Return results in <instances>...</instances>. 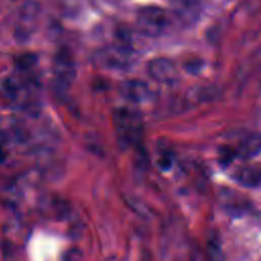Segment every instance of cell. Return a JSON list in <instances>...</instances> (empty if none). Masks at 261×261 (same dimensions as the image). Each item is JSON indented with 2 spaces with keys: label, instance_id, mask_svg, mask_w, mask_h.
<instances>
[{
  "label": "cell",
  "instance_id": "6da1fadb",
  "mask_svg": "<svg viewBox=\"0 0 261 261\" xmlns=\"http://www.w3.org/2000/svg\"><path fill=\"white\" fill-rule=\"evenodd\" d=\"M112 122L118 145L121 149L138 146L143 139V119L141 114L127 107L116 108Z\"/></svg>",
  "mask_w": 261,
  "mask_h": 261
},
{
  "label": "cell",
  "instance_id": "7a4b0ae2",
  "mask_svg": "<svg viewBox=\"0 0 261 261\" xmlns=\"http://www.w3.org/2000/svg\"><path fill=\"white\" fill-rule=\"evenodd\" d=\"M134 46L130 38H116V40L101 49L93 56L94 63L108 69H125L134 59Z\"/></svg>",
  "mask_w": 261,
  "mask_h": 261
},
{
  "label": "cell",
  "instance_id": "3957f363",
  "mask_svg": "<svg viewBox=\"0 0 261 261\" xmlns=\"http://www.w3.org/2000/svg\"><path fill=\"white\" fill-rule=\"evenodd\" d=\"M170 23L168 12L159 6L142 7L136 16V27L140 34L154 38L162 35Z\"/></svg>",
  "mask_w": 261,
  "mask_h": 261
},
{
  "label": "cell",
  "instance_id": "277c9868",
  "mask_svg": "<svg viewBox=\"0 0 261 261\" xmlns=\"http://www.w3.org/2000/svg\"><path fill=\"white\" fill-rule=\"evenodd\" d=\"M39 10L38 4L33 0L25 1L19 7L14 23V34L17 39L25 40L33 34L38 21Z\"/></svg>",
  "mask_w": 261,
  "mask_h": 261
},
{
  "label": "cell",
  "instance_id": "5b68a950",
  "mask_svg": "<svg viewBox=\"0 0 261 261\" xmlns=\"http://www.w3.org/2000/svg\"><path fill=\"white\" fill-rule=\"evenodd\" d=\"M149 75L156 82L165 85H172L178 80L176 65L168 58L158 57L149 61L147 65Z\"/></svg>",
  "mask_w": 261,
  "mask_h": 261
},
{
  "label": "cell",
  "instance_id": "8992f818",
  "mask_svg": "<svg viewBox=\"0 0 261 261\" xmlns=\"http://www.w3.org/2000/svg\"><path fill=\"white\" fill-rule=\"evenodd\" d=\"M53 72L56 82L61 87H67L75 74L73 58L67 49H60L53 61Z\"/></svg>",
  "mask_w": 261,
  "mask_h": 261
},
{
  "label": "cell",
  "instance_id": "52a82bcc",
  "mask_svg": "<svg viewBox=\"0 0 261 261\" xmlns=\"http://www.w3.org/2000/svg\"><path fill=\"white\" fill-rule=\"evenodd\" d=\"M119 92L126 100L134 103H145L151 100L150 87L140 80H126L119 86Z\"/></svg>",
  "mask_w": 261,
  "mask_h": 261
},
{
  "label": "cell",
  "instance_id": "ba28073f",
  "mask_svg": "<svg viewBox=\"0 0 261 261\" xmlns=\"http://www.w3.org/2000/svg\"><path fill=\"white\" fill-rule=\"evenodd\" d=\"M233 179L247 188L261 187V167L253 164L239 166L232 173Z\"/></svg>",
  "mask_w": 261,
  "mask_h": 261
},
{
  "label": "cell",
  "instance_id": "9c48e42d",
  "mask_svg": "<svg viewBox=\"0 0 261 261\" xmlns=\"http://www.w3.org/2000/svg\"><path fill=\"white\" fill-rule=\"evenodd\" d=\"M15 64L19 70L28 71L32 69L36 64V56L32 54H22L15 59Z\"/></svg>",
  "mask_w": 261,
  "mask_h": 261
},
{
  "label": "cell",
  "instance_id": "30bf717a",
  "mask_svg": "<svg viewBox=\"0 0 261 261\" xmlns=\"http://www.w3.org/2000/svg\"><path fill=\"white\" fill-rule=\"evenodd\" d=\"M157 163L161 169H163V170L168 169L172 164V156H171L170 152L167 150L158 151Z\"/></svg>",
  "mask_w": 261,
  "mask_h": 261
},
{
  "label": "cell",
  "instance_id": "8fae6325",
  "mask_svg": "<svg viewBox=\"0 0 261 261\" xmlns=\"http://www.w3.org/2000/svg\"><path fill=\"white\" fill-rule=\"evenodd\" d=\"M6 158V153L4 151V149L0 146V163H2Z\"/></svg>",
  "mask_w": 261,
  "mask_h": 261
}]
</instances>
